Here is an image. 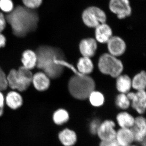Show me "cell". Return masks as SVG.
Returning a JSON list of instances; mask_svg holds the SVG:
<instances>
[{"mask_svg": "<svg viewBox=\"0 0 146 146\" xmlns=\"http://www.w3.org/2000/svg\"><path fill=\"white\" fill-rule=\"evenodd\" d=\"M4 108L0 107V117L3 115V113Z\"/></svg>", "mask_w": 146, "mask_h": 146, "instance_id": "cell-34", "label": "cell"}, {"mask_svg": "<svg viewBox=\"0 0 146 146\" xmlns=\"http://www.w3.org/2000/svg\"><path fill=\"white\" fill-rule=\"evenodd\" d=\"M50 79L48 76L42 71H39L33 74L32 84L39 91H46L50 85Z\"/></svg>", "mask_w": 146, "mask_h": 146, "instance_id": "cell-12", "label": "cell"}, {"mask_svg": "<svg viewBox=\"0 0 146 146\" xmlns=\"http://www.w3.org/2000/svg\"><path fill=\"white\" fill-rule=\"evenodd\" d=\"M78 71L79 74L84 75H89L93 71L94 64L90 58L82 56L78 62Z\"/></svg>", "mask_w": 146, "mask_h": 146, "instance_id": "cell-20", "label": "cell"}, {"mask_svg": "<svg viewBox=\"0 0 146 146\" xmlns=\"http://www.w3.org/2000/svg\"><path fill=\"white\" fill-rule=\"evenodd\" d=\"M110 54L117 57L123 54L126 50L125 42L119 36H112L107 42Z\"/></svg>", "mask_w": 146, "mask_h": 146, "instance_id": "cell-11", "label": "cell"}, {"mask_svg": "<svg viewBox=\"0 0 146 146\" xmlns=\"http://www.w3.org/2000/svg\"><path fill=\"white\" fill-rule=\"evenodd\" d=\"M33 76L31 70L23 66L12 69L7 75L8 86L18 92L26 91L32 84Z\"/></svg>", "mask_w": 146, "mask_h": 146, "instance_id": "cell-4", "label": "cell"}, {"mask_svg": "<svg viewBox=\"0 0 146 146\" xmlns=\"http://www.w3.org/2000/svg\"><path fill=\"white\" fill-rule=\"evenodd\" d=\"M99 146H120L116 140L110 141H100Z\"/></svg>", "mask_w": 146, "mask_h": 146, "instance_id": "cell-31", "label": "cell"}, {"mask_svg": "<svg viewBox=\"0 0 146 146\" xmlns=\"http://www.w3.org/2000/svg\"><path fill=\"white\" fill-rule=\"evenodd\" d=\"M5 104L11 109L16 110L23 105V100L18 91L13 90L7 93L5 97Z\"/></svg>", "mask_w": 146, "mask_h": 146, "instance_id": "cell-17", "label": "cell"}, {"mask_svg": "<svg viewBox=\"0 0 146 146\" xmlns=\"http://www.w3.org/2000/svg\"><path fill=\"white\" fill-rule=\"evenodd\" d=\"M109 7L119 19L129 17L132 13L129 0H110Z\"/></svg>", "mask_w": 146, "mask_h": 146, "instance_id": "cell-8", "label": "cell"}, {"mask_svg": "<svg viewBox=\"0 0 146 146\" xmlns=\"http://www.w3.org/2000/svg\"><path fill=\"white\" fill-rule=\"evenodd\" d=\"M95 87L94 80L88 75H75L71 78L68 82L70 94L78 100L88 98L90 94L95 90Z\"/></svg>", "mask_w": 146, "mask_h": 146, "instance_id": "cell-3", "label": "cell"}, {"mask_svg": "<svg viewBox=\"0 0 146 146\" xmlns=\"http://www.w3.org/2000/svg\"><path fill=\"white\" fill-rule=\"evenodd\" d=\"M22 1L27 8L36 9L42 5L43 0H22Z\"/></svg>", "mask_w": 146, "mask_h": 146, "instance_id": "cell-27", "label": "cell"}, {"mask_svg": "<svg viewBox=\"0 0 146 146\" xmlns=\"http://www.w3.org/2000/svg\"><path fill=\"white\" fill-rule=\"evenodd\" d=\"M37 61V56L35 51L27 50L23 52L21 62L25 68L31 70L36 67Z\"/></svg>", "mask_w": 146, "mask_h": 146, "instance_id": "cell-18", "label": "cell"}, {"mask_svg": "<svg viewBox=\"0 0 146 146\" xmlns=\"http://www.w3.org/2000/svg\"><path fill=\"white\" fill-rule=\"evenodd\" d=\"M98 68L102 74L117 78L122 72L123 66L121 61L110 54L102 55L98 61Z\"/></svg>", "mask_w": 146, "mask_h": 146, "instance_id": "cell-5", "label": "cell"}, {"mask_svg": "<svg viewBox=\"0 0 146 146\" xmlns=\"http://www.w3.org/2000/svg\"><path fill=\"white\" fill-rule=\"evenodd\" d=\"M88 98L91 104L95 107H100L103 105L104 102V95L100 92L95 90L90 94Z\"/></svg>", "mask_w": 146, "mask_h": 146, "instance_id": "cell-24", "label": "cell"}, {"mask_svg": "<svg viewBox=\"0 0 146 146\" xmlns=\"http://www.w3.org/2000/svg\"><path fill=\"white\" fill-rule=\"evenodd\" d=\"M37 56L36 68L52 79L59 78L63 74L65 68L58 64V60L65 58L62 50L56 47L42 45L35 51Z\"/></svg>", "mask_w": 146, "mask_h": 146, "instance_id": "cell-2", "label": "cell"}, {"mask_svg": "<svg viewBox=\"0 0 146 146\" xmlns=\"http://www.w3.org/2000/svg\"><path fill=\"white\" fill-rule=\"evenodd\" d=\"M116 78V86L118 91L122 94L129 93L132 87L130 78L127 75H120Z\"/></svg>", "mask_w": 146, "mask_h": 146, "instance_id": "cell-21", "label": "cell"}, {"mask_svg": "<svg viewBox=\"0 0 146 146\" xmlns=\"http://www.w3.org/2000/svg\"><path fill=\"white\" fill-rule=\"evenodd\" d=\"M95 29L96 40L100 43H107L112 36V29L106 23L100 25Z\"/></svg>", "mask_w": 146, "mask_h": 146, "instance_id": "cell-16", "label": "cell"}, {"mask_svg": "<svg viewBox=\"0 0 146 146\" xmlns=\"http://www.w3.org/2000/svg\"><path fill=\"white\" fill-rule=\"evenodd\" d=\"M115 140L120 146H129L135 143L133 132L131 128H119L117 129Z\"/></svg>", "mask_w": 146, "mask_h": 146, "instance_id": "cell-13", "label": "cell"}, {"mask_svg": "<svg viewBox=\"0 0 146 146\" xmlns=\"http://www.w3.org/2000/svg\"><path fill=\"white\" fill-rule=\"evenodd\" d=\"M100 120L95 118L91 120L89 123V132L93 135H96L97 131L100 124Z\"/></svg>", "mask_w": 146, "mask_h": 146, "instance_id": "cell-28", "label": "cell"}, {"mask_svg": "<svg viewBox=\"0 0 146 146\" xmlns=\"http://www.w3.org/2000/svg\"><path fill=\"white\" fill-rule=\"evenodd\" d=\"M14 7L12 0H0V9L3 12L9 13Z\"/></svg>", "mask_w": 146, "mask_h": 146, "instance_id": "cell-26", "label": "cell"}, {"mask_svg": "<svg viewBox=\"0 0 146 146\" xmlns=\"http://www.w3.org/2000/svg\"><path fill=\"white\" fill-rule=\"evenodd\" d=\"M8 87L7 75L0 66V91H5Z\"/></svg>", "mask_w": 146, "mask_h": 146, "instance_id": "cell-29", "label": "cell"}, {"mask_svg": "<svg viewBox=\"0 0 146 146\" xmlns=\"http://www.w3.org/2000/svg\"><path fill=\"white\" fill-rule=\"evenodd\" d=\"M52 118L56 124L61 125L65 124L69 121L70 115L66 110L60 108L55 111Z\"/></svg>", "mask_w": 146, "mask_h": 146, "instance_id": "cell-23", "label": "cell"}, {"mask_svg": "<svg viewBox=\"0 0 146 146\" xmlns=\"http://www.w3.org/2000/svg\"><path fill=\"white\" fill-rule=\"evenodd\" d=\"M131 85L133 89L137 91L145 90L146 85V75L143 71L137 74L131 80Z\"/></svg>", "mask_w": 146, "mask_h": 146, "instance_id": "cell-22", "label": "cell"}, {"mask_svg": "<svg viewBox=\"0 0 146 146\" xmlns=\"http://www.w3.org/2000/svg\"><path fill=\"white\" fill-rule=\"evenodd\" d=\"M141 146L139 145H138V144H135L134 143H133V144H131V145H130V146Z\"/></svg>", "mask_w": 146, "mask_h": 146, "instance_id": "cell-35", "label": "cell"}, {"mask_svg": "<svg viewBox=\"0 0 146 146\" xmlns=\"http://www.w3.org/2000/svg\"><path fill=\"white\" fill-rule=\"evenodd\" d=\"M115 103L117 107L120 109L125 110L128 109L130 105V101L125 94L121 93L117 97Z\"/></svg>", "mask_w": 146, "mask_h": 146, "instance_id": "cell-25", "label": "cell"}, {"mask_svg": "<svg viewBox=\"0 0 146 146\" xmlns=\"http://www.w3.org/2000/svg\"><path fill=\"white\" fill-rule=\"evenodd\" d=\"M6 39L4 35L0 33V48L5 46Z\"/></svg>", "mask_w": 146, "mask_h": 146, "instance_id": "cell-32", "label": "cell"}, {"mask_svg": "<svg viewBox=\"0 0 146 146\" xmlns=\"http://www.w3.org/2000/svg\"><path fill=\"white\" fill-rule=\"evenodd\" d=\"M5 16L7 23L10 26L13 34L18 38L25 37L38 28L39 18L36 9L18 5Z\"/></svg>", "mask_w": 146, "mask_h": 146, "instance_id": "cell-1", "label": "cell"}, {"mask_svg": "<svg viewBox=\"0 0 146 146\" xmlns=\"http://www.w3.org/2000/svg\"><path fill=\"white\" fill-rule=\"evenodd\" d=\"M7 23L5 16L2 13L0 12V33L2 32L5 29Z\"/></svg>", "mask_w": 146, "mask_h": 146, "instance_id": "cell-30", "label": "cell"}, {"mask_svg": "<svg viewBox=\"0 0 146 146\" xmlns=\"http://www.w3.org/2000/svg\"><path fill=\"white\" fill-rule=\"evenodd\" d=\"M127 96L131 103V107L140 115L145 112L146 94L145 90L137 91L136 93L129 92Z\"/></svg>", "mask_w": 146, "mask_h": 146, "instance_id": "cell-9", "label": "cell"}, {"mask_svg": "<svg viewBox=\"0 0 146 146\" xmlns=\"http://www.w3.org/2000/svg\"><path fill=\"white\" fill-rule=\"evenodd\" d=\"M117 124L113 120L107 119L101 122L96 135L100 141L115 140L117 133Z\"/></svg>", "mask_w": 146, "mask_h": 146, "instance_id": "cell-7", "label": "cell"}, {"mask_svg": "<svg viewBox=\"0 0 146 146\" xmlns=\"http://www.w3.org/2000/svg\"><path fill=\"white\" fill-rule=\"evenodd\" d=\"M97 41L92 38L82 39L79 44V50L82 56L90 58L94 56L97 49Z\"/></svg>", "mask_w": 146, "mask_h": 146, "instance_id": "cell-14", "label": "cell"}, {"mask_svg": "<svg viewBox=\"0 0 146 146\" xmlns=\"http://www.w3.org/2000/svg\"><path fill=\"white\" fill-rule=\"evenodd\" d=\"M82 18L86 26L96 28L100 25L106 23L107 16L101 9L97 7L91 6L84 11Z\"/></svg>", "mask_w": 146, "mask_h": 146, "instance_id": "cell-6", "label": "cell"}, {"mask_svg": "<svg viewBox=\"0 0 146 146\" xmlns=\"http://www.w3.org/2000/svg\"><path fill=\"white\" fill-rule=\"evenodd\" d=\"M5 104V97L2 91H0V107H4Z\"/></svg>", "mask_w": 146, "mask_h": 146, "instance_id": "cell-33", "label": "cell"}, {"mask_svg": "<svg viewBox=\"0 0 146 146\" xmlns=\"http://www.w3.org/2000/svg\"><path fill=\"white\" fill-rule=\"evenodd\" d=\"M135 117L126 111L120 112L116 117V122L119 128H131L134 124Z\"/></svg>", "mask_w": 146, "mask_h": 146, "instance_id": "cell-19", "label": "cell"}, {"mask_svg": "<svg viewBox=\"0 0 146 146\" xmlns=\"http://www.w3.org/2000/svg\"><path fill=\"white\" fill-rule=\"evenodd\" d=\"M131 129L135 143L140 144L146 141V121L143 116L141 115L135 117L134 124Z\"/></svg>", "mask_w": 146, "mask_h": 146, "instance_id": "cell-10", "label": "cell"}, {"mask_svg": "<svg viewBox=\"0 0 146 146\" xmlns=\"http://www.w3.org/2000/svg\"><path fill=\"white\" fill-rule=\"evenodd\" d=\"M58 138L63 146H75L78 139L76 132L69 128H65L60 131Z\"/></svg>", "mask_w": 146, "mask_h": 146, "instance_id": "cell-15", "label": "cell"}]
</instances>
